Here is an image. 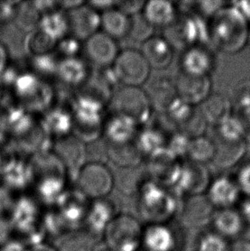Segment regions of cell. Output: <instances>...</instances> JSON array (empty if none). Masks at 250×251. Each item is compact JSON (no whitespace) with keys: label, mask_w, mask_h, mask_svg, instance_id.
<instances>
[{"label":"cell","mask_w":250,"mask_h":251,"mask_svg":"<svg viewBox=\"0 0 250 251\" xmlns=\"http://www.w3.org/2000/svg\"><path fill=\"white\" fill-rule=\"evenodd\" d=\"M210 41L219 50L236 53L247 45L250 23L237 7L221 8L211 17Z\"/></svg>","instance_id":"cell-1"},{"label":"cell","mask_w":250,"mask_h":251,"mask_svg":"<svg viewBox=\"0 0 250 251\" xmlns=\"http://www.w3.org/2000/svg\"><path fill=\"white\" fill-rule=\"evenodd\" d=\"M31 158L32 185H34L38 197L48 202H57L67 191L66 167L52 151L37 153Z\"/></svg>","instance_id":"cell-2"},{"label":"cell","mask_w":250,"mask_h":251,"mask_svg":"<svg viewBox=\"0 0 250 251\" xmlns=\"http://www.w3.org/2000/svg\"><path fill=\"white\" fill-rule=\"evenodd\" d=\"M10 87L16 103L32 114H43L54 105V88L32 71L17 72Z\"/></svg>","instance_id":"cell-3"},{"label":"cell","mask_w":250,"mask_h":251,"mask_svg":"<svg viewBox=\"0 0 250 251\" xmlns=\"http://www.w3.org/2000/svg\"><path fill=\"white\" fill-rule=\"evenodd\" d=\"M142 232L143 228L135 218L119 214L113 218L102 236L109 251H137L142 245Z\"/></svg>","instance_id":"cell-4"},{"label":"cell","mask_w":250,"mask_h":251,"mask_svg":"<svg viewBox=\"0 0 250 251\" xmlns=\"http://www.w3.org/2000/svg\"><path fill=\"white\" fill-rule=\"evenodd\" d=\"M76 183L78 190L85 197L95 201L108 197L115 185V178L105 164L90 161L78 170Z\"/></svg>","instance_id":"cell-5"},{"label":"cell","mask_w":250,"mask_h":251,"mask_svg":"<svg viewBox=\"0 0 250 251\" xmlns=\"http://www.w3.org/2000/svg\"><path fill=\"white\" fill-rule=\"evenodd\" d=\"M113 113L126 116L141 126L149 122L152 105L147 91L140 87L122 86L116 89L110 101Z\"/></svg>","instance_id":"cell-6"},{"label":"cell","mask_w":250,"mask_h":251,"mask_svg":"<svg viewBox=\"0 0 250 251\" xmlns=\"http://www.w3.org/2000/svg\"><path fill=\"white\" fill-rule=\"evenodd\" d=\"M112 70L118 82L125 87L141 88L151 73V67L142 51L134 48L120 51Z\"/></svg>","instance_id":"cell-7"},{"label":"cell","mask_w":250,"mask_h":251,"mask_svg":"<svg viewBox=\"0 0 250 251\" xmlns=\"http://www.w3.org/2000/svg\"><path fill=\"white\" fill-rule=\"evenodd\" d=\"M140 207L142 214L152 223H163L176 211L175 199L155 183L142 184Z\"/></svg>","instance_id":"cell-8"},{"label":"cell","mask_w":250,"mask_h":251,"mask_svg":"<svg viewBox=\"0 0 250 251\" xmlns=\"http://www.w3.org/2000/svg\"><path fill=\"white\" fill-rule=\"evenodd\" d=\"M166 30L169 35L165 36L175 47L185 50L194 46H206V41H210L209 27L197 17H180Z\"/></svg>","instance_id":"cell-9"},{"label":"cell","mask_w":250,"mask_h":251,"mask_svg":"<svg viewBox=\"0 0 250 251\" xmlns=\"http://www.w3.org/2000/svg\"><path fill=\"white\" fill-rule=\"evenodd\" d=\"M211 181L204 165L189 161L183 166H178L167 183L177 195L188 194L195 197L207 190Z\"/></svg>","instance_id":"cell-10"},{"label":"cell","mask_w":250,"mask_h":251,"mask_svg":"<svg viewBox=\"0 0 250 251\" xmlns=\"http://www.w3.org/2000/svg\"><path fill=\"white\" fill-rule=\"evenodd\" d=\"M82 51L88 64L105 70L112 67L120 50L117 41L99 31L83 42Z\"/></svg>","instance_id":"cell-11"},{"label":"cell","mask_w":250,"mask_h":251,"mask_svg":"<svg viewBox=\"0 0 250 251\" xmlns=\"http://www.w3.org/2000/svg\"><path fill=\"white\" fill-rule=\"evenodd\" d=\"M70 35L80 41H87L100 31V14L85 2L81 6L68 11Z\"/></svg>","instance_id":"cell-12"},{"label":"cell","mask_w":250,"mask_h":251,"mask_svg":"<svg viewBox=\"0 0 250 251\" xmlns=\"http://www.w3.org/2000/svg\"><path fill=\"white\" fill-rule=\"evenodd\" d=\"M174 82L177 97L192 106L201 105L212 94L209 76H195L180 72Z\"/></svg>","instance_id":"cell-13"},{"label":"cell","mask_w":250,"mask_h":251,"mask_svg":"<svg viewBox=\"0 0 250 251\" xmlns=\"http://www.w3.org/2000/svg\"><path fill=\"white\" fill-rule=\"evenodd\" d=\"M139 130L140 126L133 119L112 112L105 119L103 135L109 145L120 146L135 143Z\"/></svg>","instance_id":"cell-14"},{"label":"cell","mask_w":250,"mask_h":251,"mask_svg":"<svg viewBox=\"0 0 250 251\" xmlns=\"http://www.w3.org/2000/svg\"><path fill=\"white\" fill-rule=\"evenodd\" d=\"M216 59L206 46H194L183 51L180 59L181 72L195 76H209L214 71Z\"/></svg>","instance_id":"cell-15"},{"label":"cell","mask_w":250,"mask_h":251,"mask_svg":"<svg viewBox=\"0 0 250 251\" xmlns=\"http://www.w3.org/2000/svg\"><path fill=\"white\" fill-rule=\"evenodd\" d=\"M206 191V198L211 205L220 209L233 207L241 194L237 180L225 175L212 180Z\"/></svg>","instance_id":"cell-16"},{"label":"cell","mask_w":250,"mask_h":251,"mask_svg":"<svg viewBox=\"0 0 250 251\" xmlns=\"http://www.w3.org/2000/svg\"><path fill=\"white\" fill-rule=\"evenodd\" d=\"M91 73L89 64L79 56L60 58L56 77L68 88L78 89L87 82Z\"/></svg>","instance_id":"cell-17"},{"label":"cell","mask_w":250,"mask_h":251,"mask_svg":"<svg viewBox=\"0 0 250 251\" xmlns=\"http://www.w3.org/2000/svg\"><path fill=\"white\" fill-rule=\"evenodd\" d=\"M87 200L88 198L78 190L73 193L72 191H66L58 199L57 213L64 226H75L82 221L84 222L89 207Z\"/></svg>","instance_id":"cell-18"},{"label":"cell","mask_w":250,"mask_h":251,"mask_svg":"<svg viewBox=\"0 0 250 251\" xmlns=\"http://www.w3.org/2000/svg\"><path fill=\"white\" fill-rule=\"evenodd\" d=\"M40 122L51 138L61 139L73 133V118L71 109L53 105L43 113Z\"/></svg>","instance_id":"cell-19"},{"label":"cell","mask_w":250,"mask_h":251,"mask_svg":"<svg viewBox=\"0 0 250 251\" xmlns=\"http://www.w3.org/2000/svg\"><path fill=\"white\" fill-rule=\"evenodd\" d=\"M52 152L61 160L67 171L75 170L77 173L85 164L86 144L74 135L57 140L52 145Z\"/></svg>","instance_id":"cell-20"},{"label":"cell","mask_w":250,"mask_h":251,"mask_svg":"<svg viewBox=\"0 0 250 251\" xmlns=\"http://www.w3.org/2000/svg\"><path fill=\"white\" fill-rule=\"evenodd\" d=\"M142 54L151 69L164 70L173 62L174 48L165 36L153 35L142 45Z\"/></svg>","instance_id":"cell-21"},{"label":"cell","mask_w":250,"mask_h":251,"mask_svg":"<svg viewBox=\"0 0 250 251\" xmlns=\"http://www.w3.org/2000/svg\"><path fill=\"white\" fill-rule=\"evenodd\" d=\"M142 15L152 27L164 29L172 26L178 17L176 4L167 0L147 1Z\"/></svg>","instance_id":"cell-22"},{"label":"cell","mask_w":250,"mask_h":251,"mask_svg":"<svg viewBox=\"0 0 250 251\" xmlns=\"http://www.w3.org/2000/svg\"><path fill=\"white\" fill-rule=\"evenodd\" d=\"M115 207L107 198L99 199L89 204L88 214L84 223L87 226V232L94 237L103 235L105 228L115 217Z\"/></svg>","instance_id":"cell-23"},{"label":"cell","mask_w":250,"mask_h":251,"mask_svg":"<svg viewBox=\"0 0 250 251\" xmlns=\"http://www.w3.org/2000/svg\"><path fill=\"white\" fill-rule=\"evenodd\" d=\"M142 245L147 251H173L176 245V238L168 226L152 223L143 229Z\"/></svg>","instance_id":"cell-24"},{"label":"cell","mask_w":250,"mask_h":251,"mask_svg":"<svg viewBox=\"0 0 250 251\" xmlns=\"http://www.w3.org/2000/svg\"><path fill=\"white\" fill-rule=\"evenodd\" d=\"M10 214L9 219L15 229L28 231L34 226L39 220L40 209L36 201L31 197L24 196L16 199Z\"/></svg>","instance_id":"cell-25"},{"label":"cell","mask_w":250,"mask_h":251,"mask_svg":"<svg viewBox=\"0 0 250 251\" xmlns=\"http://www.w3.org/2000/svg\"><path fill=\"white\" fill-rule=\"evenodd\" d=\"M131 27L132 17L124 13L117 6L100 14V31L115 41L128 36Z\"/></svg>","instance_id":"cell-26"},{"label":"cell","mask_w":250,"mask_h":251,"mask_svg":"<svg viewBox=\"0 0 250 251\" xmlns=\"http://www.w3.org/2000/svg\"><path fill=\"white\" fill-rule=\"evenodd\" d=\"M200 111L207 124L217 126L232 115V103L226 95L212 93L203 101Z\"/></svg>","instance_id":"cell-27"},{"label":"cell","mask_w":250,"mask_h":251,"mask_svg":"<svg viewBox=\"0 0 250 251\" xmlns=\"http://www.w3.org/2000/svg\"><path fill=\"white\" fill-rule=\"evenodd\" d=\"M215 232L225 238H236L244 231L245 221L239 211L230 208L220 209L213 215Z\"/></svg>","instance_id":"cell-28"},{"label":"cell","mask_w":250,"mask_h":251,"mask_svg":"<svg viewBox=\"0 0 250 251\" xmlns=\"http://www.w3.org/2000/svg\"><path fill=\"white\" fill-rule=\"evenodd\" d=\"M147 94L152 109L161 112H166L170 105L177 98L175 82L165 76L152 81Z\"/></svg>","instance_id":"cell-29"},{"label":"cell","mask_w":250,"mask_h":251,"mask_svg":"<svg viewBox=\"0 0 250 251\" xmlns=\"http://www.w3.org/2000/svg\"><path fill=\"white\" fill-rule=\"evenodd\" d=\"M3 184L11 190H23L33 183L29 160L16 158L2 174Z\"/></svg>","instance_id":"cell-30"},{"label":"cell","mask_w":250,"mask_h":251,"mask_svg":"<svg viewBox=\"0 0 250 251\" xmlns=\"http://www.w3.org/2000/svg\"><path fill=\"white\" fill-rule=\"evenodd\" d=\"M38 27L58 42L70 34L67 12L58 8L42 15Z\"/></svg>","instance_id":"cell-31"},{"label":"cell","mask_w":250,"mask_h":251,"mask_svg":"<svg viewBox=\"0 0 250 251\" xmlns=\"http://www.w3.org/2000/svg\"><path fill=\"white\" fill-rule=\"evenodd\" d=\"M135 144L142 157H150L166 150L167 139L160 130L154 128L140 129Z\"/></svg>","instance_id":"cell-32"},{"label":"cell","mask_w":250,"mask_h":251,"mask_svg":"<svg viewBox=\"0 0 250 251\" xmlns=\"http://www.w3.org/2000/svg\"><path fill=\"white\" fill-rule=\"evenodd\" d=\"M216 154L213 163L220 168L227 169L236 166L246 153V143H226L223 141L215 142Z\"/></svg>","instance_id":"cell-33"},{"label":"cell","mask_w":250,"mask_h":251,"mask_svg":"<svg viewBox=\"0 0 250 251\" xmlns=\"http://www.w3.org/2000/svg\"><path fill=\"white\" fill-rule=\"evenodd\" d=\"M107 155L116 166L127 169L139 167L143 159L135 143L120 146L107 144Z\"/></svg>","instance_id":"cell-34"},{"label":"cell","mask_w":250,"mask_h":251,"mask_svg":"<svg viewBox=\"0 0 250 251\" xmlns=\"http://www.w3.org/2000/svg\"><path fill=\"white\" fill-rule=\"evenodd\" d=\"M216 154V144L207 136H198L190 139L188 156L189 161L200 165L213 162Z\"/></svg>","instance_id":"cell-35"},{"label":"cell","mask_w":250,"mask_h":251,"mask_svg":"<svg viewBox=\"0 0 250 251\" xmlns=\"http://www.w3.org/2000/svg\"><path fill=\"white\" fill-rule=\"evenodd\" d=\"M58 41L41 30L39 27L29 32L25 39V48L31 58L55 52Z\"/></svg>","instance_id":"cell-36"},{"label":"cell","mask_w":250,"mask_h":251,"mask_svg":"<svg viewBox=\"0 0 250 251\" xmlns=\"http://www.w3.org/2000/svg\"><path fill=\"white\" fill-rule=\"evenodd\" d=\"M57 251H95L94 237L87 231H72L62 237Z\"/></svg>","instance_id":"cell-37"},{"label":"cell","mask_w":250,"mask_h":251,"mask_svg":"<svg viewBox=\"0 0 250 251\" xmlns=\"http://www.w3.org/2000/svg\"><path fill=\"white\" fill-rule=\"evenodd\" d=\"M218 140L226 143L244 141V127L239 116H230L229 119L216 126Z\"/></svg>","instance_id":"cell-38"},{"label":"cell","mask_w":250,"mask_h":251,"mask_svg":"<svg viewBox=\"0 0 250 251\" xmlns=\"http://www.w3.org/2000/svg\"><path fill=\"white\" fill-rule=\"evenodd\" d=\"M41 12L34 4V2H20L15 20L21 28L33 31L37 28L41 21Z\"/></svg>","instance_id":"cell-39"},{"label":"cell","mask_w":250,"mask_h":251,"mask_svg":"<svg viewBox=\"0 0 250 251\" xmlns=\"http://www.w3.org/2000/svg\"><path fill=\"white\" fill-rule=\"evenodd\" d=\"M59 59L60 58L56 52L33 57L31 58V70L42 78L48 79L51 76L56 77Z\"/></svg>","instance_id":"cell-40"},{"label":"cell","mask_w":250,"mask_h":251,"mask_svg":"<svg viewBox=\"0 0 250 251\" xmlns=\"http://www.w3.org/2000/svg\"><path fill=\"white\" fill-rule=\"evenodd\" d=\"M195 111V106L189 105L177 97L166 110V113L173 122L181 127L192 117Z\"/></svg>","instance_id":"cell-41"},{"label":"cell","mask_w":250,"mask_h":251,"mask_svg":"<svg viewBox=\"0 0 250 251\" xmlns=\"http://www.w3.org/2000/svg\"><path fill=\"white\" fill-rule=\"evenodd\" d=\"M230 248L226 238L217 232H207L200 239L197 251H230Z\"/></svg>","instance_id":"cell-42"},{"label":"cell","mask_w":250,"mask_h":251,"mask_svg":"<svg viewBox=\"0 0 250 251\" xmlns=\"http://www.w3.org/2000/svg\"><path fill=\"white\" fill-rule=\"evenodd\" d=\"M189 143L190 138L189 136L179 131L167 140L166 150L177 160L183 157L188 156Z\"/></svg>","instance_id":"cell-43"},{"label":"cell","mask_w":250,"mask_h":251,"mask_svg":"<svg viewBox=\"0 0 250 251\" xmlns=\"http://www.w3.org/2000/svg\"><path fill=\"white\" fill-rule=\"evenodd\" d=\"M83 44L71 35H68L58 41L55 52L59 58L79 57V53L82 51Z\"/></svg>","instance_id":"cell-44"},{"label":"cell","mask_w":250,"mask_h":251,"mask_svg":"<svg viewBox=\"0 0 250 251\" xmlns=\"http://www.w3.org/2000/svg\"><path fill=\"white\" fill-rule=\"evenodd\" d=\"M154 27H152L150 24L142 17V13L136 16V19L133 20L132 18V27L130 34L134 35L136 41L143 43L144 41L149 40V38L154 35ZM129 34V35H130Z\"/></svg>","instance_id":"cell-45"},{"label":"cell","mask_w":250,"mask_h":251,"mask_svg":"<svg viewBox=\"0 0 250 251\" xmlns=\"http://www.w3.org/2000/svg\"><path fill=\"white\" fill-rule=\"evenodd\" d=\"M15 201L16 198L14 197L12 190L3 183L0 184V216H4L10 213Z\"/></svg>","instance_id":"cell-46"},{"label":"cell","mask_w":250,"mask_h":251,"mask_svg":"<svg viewBox=\"0 0 250 251\" xmlns=\"http://www.w3.org/2000/svg\"><path fill=\"white\" fill-rule=\"evenodd\" d=\"M146 1L134 0V1H117V8L122 10L128 17H134L142 13Z\"/></svg>","instance_id":"cell-47"},{"label":"cell","mask_w":250,"mask_h":251,"mask_svg":"<svg viewBox=\"0 0 250 251\" xmlns=\"http://www.w3.org/2000/svg\"><path fill=\"white\" fill-rule=\"evenodd\" d=\"M14 230L15 228L10 219L0 216V247H4L10 244Z\"/></svg>","instance_id":"cell-48"},{"label":"cell","mask_w":250,"mask_h":251,"mask_svg":"<svg viewBox=\"0 0 250 251\" xmlns=\"http://www.w3.org/2000/svg\"><path fill=\"white\" fill-rule=\"evenodd\" d=\"M236 180L240 188L241 192L247 194L250 197V162H248L244 167H241Z\"/></svg>","instance_id":"cell-49"},{"label":"cell","mask_w":250,"mask_h":251,"mask_svg":"<svg viewBox=\"0 0 250 251\" xmlns=\"http://www.w3.org/2000/svg\"><path fill=\"white\" fill-rule=\"evenodd\" d=\"M20 2H0V22L15 19Z\"/></svg>","instance_id":"cell-50"},{"label":"cell","mask_w":250,"mask_h":251,"mask_svg":"<svg viewBox=\"0 0 250 251\" xmlns=\"http://www.w3.org/2000/svg\"><path fill=\"white\" fill-rule=\"evenodd\" d=\"M244 127V141L245 143H250V107L241 111L239 115Z\"/></svg>","instance_id":"cell-51"},{"label":"cell","mask_w":250,"mask_h":251,"mask_svg":"<svg viewBox=\"0 0 250 251\" xmlns=\"http://www.w3.org/2000/svg\"><path fill=\"white\" fill-rule=\"evenodd\" d=\"M89 6L98 12H104L117 5V1H90L87 2Z\"/></svg>","instance_id":"cell-52"},{"label":"cell","mask_w":250,"mask_h":251,"mask_svg":"<svg viewBox=\"0 0 250 251\" xmlns=\"http://www.w3.org/2000/svg\"><path fill=\"white\" fill-rule=\"evenodd\" d=\"M9 136L10 134L7 127L6 120L3 116V112L0 111V149L5 146L7 138Z\"/></svg>","instance_id":"cell-53"},{"label":"cell","mask_w":250,"mask_h":251,"mask_svg":"<svg viewBox=\"0 0 250 251\" xmlns=\"http://www.w3.org/2000/svg\"><path fill=\"white\" fill-rule=\"evenodd\" d=\"M9 67V53L5 46L0 42V75Z\"/></svg>","instance_id":"cell-54"},{"label":"cell","mask_w":250,"mask_h":251,"mask_svg":"<svg viewBox=\"0 0 250 251\" xmlns=\"http://www.w3.org/2000/svg\"><path fill=\"white\" fill-rule=\"evenodd\" d=\"M234 6L237 7L238 10H240L244 17H246L248 22L250 24V2H236L234 3Z\"/></svg>","instance_id":"cell-55"},{"label":"cell","mask_w":250,"mask_h":251,"mask_svg":"<svg viewBox=\"0 0 250 251\" xmlns=\"http://www.w3.org/2000/svg\"><path fill=\"white\" fill-rule=\"evenodd\" d=\"M230 251H250V241L240 240L230 245Z\"/></svg>","instance_id":"cell-56"},{"label":"cell","mask_w":250,"mask_h":251,"mask_svg":"<svg viewBox=\"0 0 250 251\" xmlns=\"http://www.w3.org/2000/svg\"><path fill=\"white\" fill-rule=\"evenodd\" d=\"M240 213L245 222L250 223V197L242 204Z\"/></svg>","instance_id":"cell-57"},{"label":"cell","mask_w":250,"mask_h":251,"mask_svg":"<svg viewBox=\"0 0 250 251\" xmlns=\"http://www.w3.org/2000/svg\"><path fill=\"white\" fill-rule=\"evenodd\" d=\"M24 251H57L56 248H52L50 245L47 244H37V245H33L29 248L25 249Z\"/></svg>","instance_id":"cell-58"},{"label":"cell","mask_w":250,"mask_h":251,"mask_svg":"<svg viewBox=\"0 0 250 251\" xmlns=\"http://www.w3.org/2000/svg\"><path fill=\"white\" fill-rule=\"evenodd\" d=\"M3 84L2 81H1V79H0V102L2 100V98H3Z\"/></svg>","instance_id":"cell-59"},{"label":"cell","mask_w":250,"mask_h":251,"mask_svg":"<svg viewBox=\"0 0 250 251\" xmlns=\"http://www.w3.org/2000/svg\"><path fill=\"white\" fill-rule=\"evenodd\" d=\"M247 44L249 45V46H250V31H249V34H248Z\"/></svg>","instance_id":"cell-60"},{"label":"cell","mask_w":250,"mask_h":251,"mask_svg":"<svg viewBox=\"0 0 250 251\" xmlns=\"http://www.w3.org/2000/svg\"><path fill=\"white\" fill-rule=\"evenodd\" d=\"M109 251V250H108V251Z\"/></svg>","instance_id":"cell-61"}]
</instances>
